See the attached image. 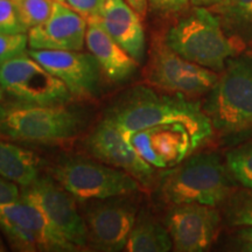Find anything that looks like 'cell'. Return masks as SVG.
Returning <instances> with one entry per match:
<instances>
[{
  "instance_id": "cell-1",
  "label": "cell",
  "mask_w": 252,
  "mask_h": 252,
  "mask_svg": "<svg viewBox=\"0 0 252 252\" xmlns=\"http://www.w3.org/2000/svg\"><path fill=\"white\" fill-rule=\"evenodd\" d=\"M125 137L141 128L181 123L202 137L213 134V125L198 102L182 94H162L146 87H137L109 111L108 117Z\"/></svg>"
},
{
  "instance_id": "cell-11",
  "label": "cell",
  "mask_w": 252,
  "mask_h": 252,
  "mask_svg": "<svg viewBox=\"0 0 252 252\" xmlns=\"http://www.w3.org/2000/svg\"><path fill=\"white\" fill-rule=\"evenodd\" d=\"M154 168L169 169L181 163L204 139L181 123L141 128L126 137Z\"/></svg>"
},
{
  "instance_id": "cell-35",
  "label": "cell",
  "mask_w": 252,
  "mask_h": 252,
  "mask_svg": "<svg viewBox=\"0 0 252 252\" xmlns=\"http://www.w3.org/2000/svg\"><path fill=\"white\" fill-rule=\"evenodd\" d=\"M55 1H60V2H64V0H55Z\"/></svg>"
},
{
  "instance_id": "cell-25",
  "label": "cell",
  "mask_w": 252,
  "mask_h": 252,
  "mask_svg": "<svg viewBox=\"0 0 252 252\" xmlns=\"http://www.w3.org/2000/svg\"><path fill=\"white\" fill-rule=\"evenodd\" d=\"M13 0H0V33H27Z\"/></svg>"
},
{
  "instance_id": "cell-6",
  "label": "cell",
  "mask_w": 252,
  "mask_h": 252,
  "mask_svg": "<svg viewBox=\"0 0 252 252\" xmlns=\"http://www.w3.org/2000/svg\"><path fill=\"white\" fill-rule=\"evenodd\" d=\"M52 176L78 201L125 196L140 188L139 182L124 171L86 158L60 162Z\"/></svg>"
},
{
  "instance_id": "cell-18",
  "label": "cell",
  "mask_w": 252,
  "mask_h": 252,
  "mask_svg": "<svg viewBox=\"0 0 252 252\" xmlns=\"http://www.w3.org/2000/svg\"><path fill=\"white\" fill-rule=\"evenodd\" d=\"M86 45L102 74L112 83H124L137 71L138 62L109 35L98 21H88Z\"/></svg>"
},
{
  "instance_id": "cell-19",
  "label": "cell",
  "mask_w": 252,
  "mask_h": 252,
  "mask_svg": "<svg viewBox=\"0 0 252 252\" xmlns=\"http://www.w3.org/2000/svg\"><path fill=\"white\" fill-rule=\"evenodd\" d=\"M40 160L32 151L0 140V176L27 187L40 178Z\"/></svg>"
},
{
  "instance_id": "cell-10",
  "label": "cell",
  "mask_w": 252,
  "mask_h": 252,
  "mask_svg": "<svg viewBox=\"0 0 252 252\" xmlns=\"http://www.w3.org/2000/svg\"><path fill=\"white\" fill-rule=\"evenodd\" d=\"M21 196L39 208L50 225L78 250L89 245L86 220L78 213L77 200L53 176H40L23 187Z\"/></svg>"
},
{
  "instance_id": "cell-15",
  "label": "cell",
  "mask_w": 252,
  "mask_h": 252,
  "mask_svg": "<svg viewBox=\"0 0 252 252\" xmlns=\"http://www.w3.org/2000/svg\"><path fill=\"white\" fill-rule=\"evenodd\" d=\"M28 54L61 80L72 97L90 98L99 91L100 68L91 53L81 50L30 49Z\"/></svg>"
},
{
  "instance_id": "cell-12",
  "label": "cell",
  "mask_w": 252,
  "mask_h": 252,
  "mask_svg": "<svg viewBox=\"0 0 252 252\" xmlns=\"http://www.w3.org/2000/svg\"><path fill=\"white\" fill-rule=\"evenodd\" d=\"M123 196L96 200L86 210L88 243L96 250H125L128 236L137 220V208Z\"/></svg>"
},
{
  "instance_id": "cell-9",
  "label": "cell",
  "mask_w": 252,
  "mask_h": 252,
  "mask_svg": "<svg viewBox=\"0 0 252 252\" xmlns=\"http://www.w3.org/2000/svg\"><path fill=\"white\" fill-rule=\"evenodd\" d=\"M219 78L216 71L184 59L166 42L153 47L146 68V80L151 86L185 97L209 93Z\"/></svg>"
},
{
  "instance_id": "cell-22",
  "label": "cell",
  "mask_w": 252,
  "mask_h": 252,
  "mask_svg": "<svg viewBox=\"0 0 252 252\" xmlns=\"http://www.w3.org/2000/svg\"><path fill=\"white\" fill-rule=\"evenodd\" d=\"M225 165L237 184L252 189V143L230 150L225 156Z\"/></svg>"
},
{
  "instance_id": "cell-3",
  "label": "cell",
  "mask_w": 252,
  "mask_h": 252,
  "mask_svg": "<svg viewBox=\"0 0 252 252\" xmlns=\"http://www.w3.org/2000/svg\"><path fill=\"white\" fill-rule=\"evenodd\" d=\"M82 116L67 104L0 100V135L26 143L58 144L71 139L81 130Z\"/></svg>"
},
{
  "instance_id": "cell-26",
  "label": "cell",
  "mask_w": 252,
  "mask_h": 252,
  "mask_svg": "<svg viewBox=\"0 0 252 252\" xmlns=\"http://www.w3.org/2000/svg\"><path fill=\"white\" fill-rule=\"evenodd\" d=\"M28 45L27 33H0V63L14 56L26 53Z\"/></svg>"
},
{
  "instance_id": "cell-7",
  "label": "cell",
  "mask_w": 252,
  "mask_h": 252,
  "mask_svg": "<svg viewBox=\"0 0 252 252\" xmlns=\"http://www.w3.org/2000/svg\"><path fill=\"white\" fill-rule=\"evenodd\" d=\"M0 229L19 251L78 250L50 225L39 208L23 196L17 202L0 204Z\"/></svg>"
},
{
  "instance_id": "cell-34",
  "label": "cell",
  "mask_w": 252,
  "mask_h": 252,
  "mask_svg": "<svg viewBox=\"0 0 252 252\" xmlns=\"http://www.w3.org/2000/svg\"><path fill=\"white\" fill-rule=\"evenodd\" d=\"M4 93H5L4 89H2V87L0 86V100L2 99V96H4Z\"/></svg>"
},
{
  "instance_id": "cell-27",
  "label": "cell",
  "mask_w": 252,
  "mask_h": 252,
  "mask_svg": "<svg viewBox=\"0 0 252 252\" xmlns=\"http://www.w3.org/2000/svg\"><path fill=\"white\" fill-rule=\"evenodd\" d=\"M64 2L87 21H91L99 17L104 0H64Z\"/></svg>"
},
{
  "instance_id": "cell-8",
  "label": "cell",
  "mask_w": 252,
  "mask_h": 252,
  "mask_svg": "<svg viewBox=\"0 0 252 252\" xmlns=\"http://www.w3.org/2000/svg\"><path fill=\"white\" fill-rule=\"evenodd\" d=\"M0 86L14 99L28 103L55 105L72 98L64 83L28 53L0 63Z\"/></svg>"
},
{
  "instance_id": "cell-13",
  "label": "cell",
  "mask_w": 252,
  "mask_h": 252,
  "mask_svg": "<svg viewBox=\"0 0 252 252\" xmlns=\"http://www.w3.org/2000/svg\"><path fill=\"white\" fill-rule=\"evenodd\" d=\"M220 215L216 207L200 203L173 204L166 215V228L178 252L207 250L219 234Z\"/></svg>"
},
{
  "instance_id": "cell-20",
  "label": "cell",
  "mask_w": 252,
  "mask_h": 252,
  "mask_svg": "<svg viewBox=\"0 0 252 252\" xmlns=\"http://www.w3.org/2000/svg\"><path fill=\"white\" fill-rule=\"evenodd\" d=\"M173 248L168 229L146 213L137 216L125 250L128 252H167Z\"/></svg>"
},
{
  "instance_id": "cell-30",
  "label": "cell",
  "mask_w": 252,
  "mask_h": 252,
  "mask_svg": "<svg viewBox=\"0 0 252 252\" xmlns=\"http://www.w3.org/2000/svg\"><path fill=\"white\" fill-rule=\"evenodd\" d=\"M126 1L135 9V12H137L140 17H144L145 13H146L149 0H126Z\"/></svg>"
},
{
  "instance_id": "cell-24",
  "label": "cell",
  "mask_w": 252,
  "mask_h": 252,
  "mask_svg": "<svg viewBox=\"0 0 252 252\" xmlns=\"http://www.w3.org/2000/svg\"><path fill=\"white\" fill-rule=\"evenodd\" d=\"M24 26L31 28L45 23L52 14L55 0H13Z\"/></svg>"
},
{
  "instance_id": "cell-4",
  "label": "cell",
  "mask_w": 252,
  "mask_h": 252,
  "mask_svg": "<svg viewBox=\"0 0 252 252\" xmlns=\"http://www.w3.org/2000/svg\"><path fill=\"white\" fill-rule=\"evenodd\" d=\"M165 42L184 59L216 72L224 70L237 50L219 17L210 8L198 6L169 28Z\"/></svg>"
},
{
  "instance_id": "cell-16",
  "label": "cell",
  "mask_w": 252,
  "mask_h": 252,
  "mask_svg": "<svg viewBox=\"0 0 252 252\" xmlns=\"http://www.w3.org/2000/svg\"><path fill=\"white\" fill-rule=\"evenodd\" d=\"M88 21L65 2L55 1L45 23L27 32L30 49L82 50Z\"/></svg>"
},
{
  "instance_id": "cell-5",
  "label": "cell",
  "mask_w": 252,
  "mask_h": 252,
  "mask_svg": "<svg viewBox=\"0 0 252 252\" xmlns=\"http://www.w3.org/2000/svg\"><path fill=\"white\" fill-rule=\"evenodd\" d=\"M220 133L252 131V58L229 60L203 105Z\"/></svg>"
},
{
  "instance_id": "cell-21",
  "label": "cell",
  "mask_w": 252,
  "mask_h": 252,
  "mask_svg": "<svg viewBox=\"0 0 252 252\" xmlns=\"http://www.w3.org/2000/svg\"><path fill=\"white\" fill-rule=\"evenodd\" d=\"M210 9L232 34L252 40V0H223Z\"/></svg>"
},
{
  "instance_id": "cell-14",
  "label": "cell",
  "mask_w": 252,
  "mask_h": 252,
  "mask_svg": "<svg viewBox=\"0 0 252 252\" xmlns=\"http://www.w3.org/2000/svg\"><path fill=\"white\" fill-rule=\"evenodd\" d=\"M86 146L98 161L124 171L144 187H150L154 167L135 151L119 127L109 118L103 119L87 138Z\"/></svg>"
},
{
  "instance_id": "cell-28",
  "label": "cell",
  "mask_w": 252,
  "mask_h": 252,
  "mask_svg": "<svg viewBox=\"0 0 252 252\" xmlns=\"http://www.w3.org/2000/svg\"><path fill=\"white\" fill-rule=\"evenodd\" d=\"M190 0H149L153 11L161 14H174L187 7Z\"/></svg>"
},
{
  "instance_id": "cell-31",
  "label": "cell",
  "mask_w": 252,
  "mask_h": 252,
  "mask_svg": "<svg viewBox=\"0 0 252 252\" xmlns=\"http://www.w3.org/2000/svg\"><path fill=\"white\" fill-rule=\"evenodd\" d=\"M223 0H190V2L194 6H198V7H207L210 8L213 6H215L220 2H222Z\"/></svg>"
},
{
  "instance_id": "cell-23",
  "label": "cell",
  "mask_w": 252,
  "mask_h": 252,
  "mask_svg": "<svg viewBox=\"0 0 252 252\" xmlns=\"http://www.w3.org/2000/svg\"><path fill=\"white\" fill-rule=\"evenodd\" d=\"M225 220L232 226L252 225V189L234 191L226 200Z\"/></svg>"
},
{
  "instance_id": "cell-32",
  "label": "cell",
  "mask_w": 252,
  "mask_h": 252,
  "mask_svg": "<svg viewBox=\"0 0 252 252\" xmlns=\"http://www.w3.org/2000/svg\"><path fill=\"white\" fill-rule=\"evenodd\" d=\"M239 237L248 243L252 244V225L242 226L241 232H239Z\"/></svg>"
},
{
  "instance_id": "cell-33",
  "label": "cell",
  "mask_w": 252,
  "mask_h": 252,
  "mask_svg": "<svg viewBox=\"0 0 252 252\" xmlns=\"http://www.w3.org/2000/svg\"><path fill=\"white\" fill-rule=\"evenodd\" d=\"M5 251V245H4V242H2V239L0 238V252Z\"/></svg>"
},
{
  "instance_id": "cell-29",
  "label": "cell",
  "mask_w": 252,
  "mask_h": 252,
  "mask_svg": "<svg viewBox=\"0 0 252 252\" xmlns=\"http://www.w3.org/2000/svg\"><path fill=\"white\" fill-rule=\"evenodd\" d=\"M20 198L21 193L17 184L0 176V204L17 202Z\"/></svg>"
},
{
  "instance_id": "cell-17",
  "label": "cell",
  "mask_w": 252,
  "mask_h": 252,
  "mask_svg": "<svg viewBox=\"0 0 252 252\" xmlns=\"http://www.w3.org/2000/svg\"><path fill=\"white\" fill-rule=\"evenodd\" d=\"M98 23L138 63L145 56V33L140 15L126 0H104Z\"/></svg>"
},
{
  "instance_id": "cell-2",
  "label": "cell",
  "mask_w": 252,
  "mask_h": 252,
  "mask_svg": "<svg viewBox=\"0 0 252 252\" xmlns=\"http://www.w3.org/2000/svg\"><path fill=\"white\" fill-rule=\"evenodd\" d=\"M235 180L219 154L189 156L169 168L160 181V194L169 204L200 203L217 207L234 194Z\"/></svg>"
}]
</instances>
